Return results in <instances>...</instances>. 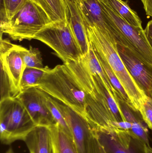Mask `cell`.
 Masks as SVG:
<instances>
[{
    "label": "cell",
    "mask_w": 152,
    "mask_h": 153,
    "mask_svg": "<svg viewBox=\"0 0 152 153\" xmlns=\"http://www.w3.org/2000/svg\"><path fill=\"white\" fill-rule=\"evenodd\" d=\"M147 16L152 17V0H141Z\"/></svg>",
    "instance_id": "obj_27"
},
{
    "label": "cell",
    "mask_w": 152,
    "mask_h": 153,
    "mask_svg": "<svg viewBox=\"0 0 152 153\" xmlns=\"http://www.w3.org/2000/svg\"><path fill=\"white\" fill-rule=\"evenodd\" d=\"M144 31L147 40L152 48V20L147 23Z\"/></svg>",
    "instance_id": "obj_26"
},
{
    "label": "cell",
    "mask_w": 152,
    "mask_h": 153,
    "mask_svg": "<svg viewBox=\"0 0 152 153\" xmlns=\"http://www.w3.org/2000/svg\"><path fill=\"white\" fill-rule=\"evenodd\" d=\"M1 34L0 44L1 65L3 67L9 76L14 97L20 92V85L25 65L18 50V45L12 44L8 39H2Z\"/></svg>",
    "instance_id": "obj_8"
},
{
    "label": "cell",
    "mask_w": 152,
    "mask_h": 153,
    "mask_svg": "<svg viewBox=\"0 0 152 153\" xmlns=\"http://www.w3.org/2000/svg\"><path fill=\"white\" fill-rule=\"evenodd\" d=\"M53 100L69 127L79 153H87L93 134L89 123L83 116L71 108L53 98Z\"/></svg>",
    "instance_id": "obj_9"
},
{
    "label": "cell",
    "mask_w": 152,
    "mask_h": 153,
    "mask_svg": "<svg viewBox=\"0 0 152 153\" xmlns=\"http://www.w3.org/2000/svg\"><path fill=\"white\" fill-rule=\"evenodd\" d=\"M28 0H1L0 24L10 20Z\"/></svg>",
    "instance_id": "obj_22"
},
{
    "label": "cell",
    "mask_w": 152,
    "mask_h": 153,
    "mask_svg": "<svg viewBox=\"0 0 152 153\" xmlns=\"http://www.w3.org/2000/svg\"><path fill=\"white\" fill-rule=\"evenodd\" d=\"M147 151L148 153H152V148L150 146H147Z\"/></svg>",
    "instance_id": "obj_29"
},
{
    "label": "cell",
    "mask_w": 152,
    "mask_h": 153,
    "mask_svg": "<svg viewBox=\"0 0 152 153\" xmlns=\"http://www.w3.org/2000/svg\"><path fill=\"white\" fill-rule=\"evenodd\" d=\"M23 141L30 153H53L49 126H36Z\"/></svg>",
    "instance_id": "obj_13"
},
{
    "label": "cell",
    "mask_w": 152,
    "mask_h": 153,
    "mask_svg": "<svg viewBox=\"0 0 152 153\" xmlns=\"http://www.w3.org/2000/svg\"><path fill=\"white\" fill-rule=\"evenodd\" d=\"M42 91L46 103L51 111L55 123L62 130L73 138L72 134L66 120L54 102L53 98L44 92L43 91Z\"/></svg>",
    "instance_id": "obj_23"
},
{
    "label": "cell",
    "mask_w": 152,
    "mask_h": 153,
    "mask_svg": "<svg viewBox=\"0 0 152 153\" xmlns=\"http://www.w3.org/2000/svg\"><path fill=\"white\" fill-rule=\"evenodd\" d=\"M85 26L88 40L94 49L108 63L126 91L135 110L139 112L147 95L127 69L119 54L115 39L109 33L102 32L95 27Z\"/></svg>",
    "instance_id": "obj_1"
},
{
    "label": "cell",
    "mask_w": 152,
    "mask_h": 153,
    "mask_svg": "<svg viewBox=\"0 0 152 153\" xmlns=\"http://www.w3.org/2000/svg\"><path fill=\"white\" fill-rule=\"evenodd\" d=\"M116 100L125 120L132 124L131 133L147 145L150 146L148 127L144 121L140 112L133 109L123 101L118 98Z\"/></svg>",
    "instance_id": "obj_14"
},
{
    "label": "cell",
    "mask_w": 152,
    "mask_h": 153,
    "mask_svg": "<svg viewBox=\"0 0 152 153\" xmlns=\"http://www.w3.org/2000/svg\"><path fill=\"white\" fill-rule=\"evenodd\" d=\"M139 112L145 124L152 131V98L146 96Z\"/></svg>",
    "instance_id": "obj_24"
},
{
    "label": "cell",
    "mask_w": 152,
    "mask_h": 153,
    "mask_svg": "<svg viewBox=\"0 0 152 153\" xmlns=\"http://www.w3.org/2000/svg\"><path fill=\"white\" fill-rule=\"evenodd\" d=\"M89 48L88 53L84 56H83L82 59L91 73L94 75H97L101 79L108 91L113 94L116 99V91L111 84L101 63L97 58L93 46L89 41Z\"/></svg>",
    "instance_id": "obj_18"
},
{
    "label": "cell",
    "mask_w": 152,
    "mask_h": 153,
    "mask_svg": "<svg viewBox=\"0 0 152 153\" xmlns=\"http://www.w3.org/2000/svg\"><path fill=\"white\" fill-rule=\"evenodd\" d=\"M87 153H107L93 132L90 139Z\"/></svg>",
    "instance_id": "obj_25"
},
{
    "label": "cell",
    "mask_w": 152,
    "mask_h": 153,
    "mask_svg": "<svg viewBox=\"0 0 152 153\" xmlns=\"http://www.w3.org/2000/svg\"><path fill=\"white\" fill-rule=\"evenodd\" d=\"M16 97L26 108L36 126H50L56 124L41 90L33 87L21 92Z\"/></svg>",
    "instance_id": "obj_10"
},
{
    "label": "cell",
    "mask_w": 152,
    "mask_h": 153,
    "mask_svg": "<svg viewBox=\"0 0 152 153\" xmlns=\"http://www.w3.org/2000/svg\"><path fill=\"white\" fill-rule=\"evenodd\" d=\"M101 3L120 30L121 42L118 45L127 48L145 63L152 66V48L146 38L144 30L129 24L109 7Z\"/></svg>",
    "instance_id": "obj_6"
},
{
    "label": "cell",
    "mask_w": 152,
    "mask_h": 153,
    "mask_svg": "<svg viewBox=\"0 0 152 153\" xmlns=\"http://www.w3.org/2000/svg\"><path fill=\"white\" fill-rule=\"evenodd\" d=\"M68 10L69 22L82 55L88 53L89 43L86 29L77 0H65Z\"/></svg>",
    "instance_id": "obj_12"
},
{
    "label": "cell",
    "mask_w": 152,
    "mask_h": 153,
    "mask_svg": "<svg viewBox=\"0 0 152 153\" xmlns=\"http://www.w3.org/2000/svg\"><path fill=\"white\" fill-rule=\"evenodd\" d=\"M39 5L53 22L69 21L68 10L65 0H30Z\"/></svg>",
    "instance_id": "obj_16"
},
{
    "label": "cell",
    "mask_w": 152,
    "mask_h": 153,
    "mask_svg": "<svg viewBox=\"0 0 152 153\" xmlns=\"http://www.w3.org/2000/svg\"><path fill=\"white\" fill-rule=\"evenodd\" d=\"M46 69V66L43 69L27 68L25 69L22 74L20 85V92L33 87L38 86Z\"/></svg>",
    "instance_id": "obj_21"
},
{
    "label": "cell",
    "mask_w": 152,
    "mask_h": 153,
    "mask_svg": "<svg viewBox=\"0 0 152 153\" xmlns=\"http://www.w3.org/2000/svg\"><path fill=\"white\" fill-rule=\"evenodd\" d=\"M36 87L85 119L86 94L64 64L53 69L46 66L43 77Z\"/></svg>",
    "instance_id": "obj_2"
},
{
    "label": "cell",
    "mask_w": 152,
    "mask_h": 153,
    "mask_svg": "<svg viewBox=\"0 0 152 153\" xmlns=\"http://www.w3.org/2000/svg\"><path fill=\"white\" fill-rule=\"evenodd\" d=\"M5 153H16L14 152V150H13L12 148L11 147H10L9 148L8 150L6 151V152Z\"/></svg>",
    "instance_id": "obj_28"
},
{
    "label": "cell",
    "mask_w": 152,
    "mask_h": 153,
    "mask_svg": "<svg viewBox=\"0 0 152 153\" xmlns=\"http://www.w3.org/2000/svg\"><path fill=\"white\" fill-rule=\"evenodd\" d=\"M94 50L95 53V55L99 60V62L101 63L104 70L105 71V73L107 74L111 84L113 86V88L116 91V99L118 98V99L125 102L128 104L129 106H130L132 108L135 110L134 106L131 102V101L129 100L126 91L124 90V88L121 85L119 80L115 75V74L114 73L113 71L110 67L108 63L99 53H97L94 49Z\"/></svg>",
    "instance_id": "obj_19"
},
{
    "label": "cell",
    "mask_w": 152,
    "mask_h": 153,
    "mask_svg": "<svg viewBox=\"0 0 152 153\" xmlns=\"http://www.w3.org/2000/svg\"><path fill=\"white\" fill-rule=\"evenodd\" d=\"M117 48L134 80L146 95L152 98V66L145 63L127 48L117 45Z\"/></svg>",
    "instance_id": "obj_11"
},
{
    "label": "cell",
    "mask_w": 152,
    "mask_h": 153,
    "mask_svg": "<svg viewBox=\"0 0 152 153\" xmlns=\"http://www.w3.org/2000/svg\"><path fill=\"white\" fill-rule=\"evenodd\" d=\"M53 153H79L73 138L57 124L49 126Z\"/></svg>",
    "instance_id": "obj_15"
},
{
    "label": "cell",
    "mask_w": 152,
    "mask_h": 153,
    "mask_svg": "<svg viewBox=\"0 0 152 153\" xmlns=\"http://www.w3.org/2000/svg\"><path fill=\"white\" fill-rule=\"evenodd\" d=\"M18 50L22 57L26 69H33L41 70L43 69V58L39 49L32 46L27 49L21 46L18 45Z\"/></svg>",
    "instance_id": "obj_20"
},
{
    "label": "cell",
    "mask_w": 152,
    "mask_h": 153,
    "mask_svg": "<svg viewBox=\"0 0 152 153\" xmlns=\"http://www.w3.org/2000/svg\"><path fill=\"white\" fill-rule=\"evenodd\" d=\"M34 39L51 48L64 63L83 57L69 21L52 22L39 31Z\"/></svg>",
    "instance_id": "obj_5"
},
{
    "label": "cell",
    "mask_w": 152,
    "mask_h": 153,
    "mask_svg": "<svg viewBox=\"0 0 152 153\" xmlns=\"http://www.w3.org/2000/svg\"><path fill=\"white\" fill-rule=\"evenodd\" d=\"M99 1L111 9L129 24L138 28H143L141 19L137 13L131 9L127 1L123 0Z\"/></svg>",
    "instance_id": "obj_17"
},
{
    "label": "cell",
    "mask_w": 152,
    "mask_h": 153,
    "mask_svg": "<svg viewBox=\"0 0 152 153\" xmlns=\"http://www.w3.org/2000/svg\"><path fill=\"white\" fill-rule=\"evenodd\" d=\"M52 22L40 6L28 0L10 20L0 24L1 34H7L16 41L30 40Z\"/></svg>",
    "instance_id": "obj_4"
},
{
    "label": "cell",
    "mask_w": 152,
    "mask_h": 153,
    "mask_svg": "<svg viewBox=\"0 0 152 153\" xmlns=\"http://www.w3.org/2000/svg\"><path fill=\"white\" fill-rule=\"evenodd\" d=\"M93 132L107 153H148L147 145L130 131L121 130L115 134Z\"/></svg>",
    "instance_id": "obj_7"
},
{
    "label": "cell",
    "mask_w": 152,
    "mask_h": 153,
    "mask_svg": "<svg viewBox=\"0 0 152 153\" xmlns=\"http://www.w3.org/2000/svg\"><path fill=\"white\" fill-rule=\"evenodd\" d=\"M36 126L17 97L0 100V139L2 143L9 145L17 141H24Z\"/></svg>",
    "instance_id": "obj_3"
}]
</instances>
